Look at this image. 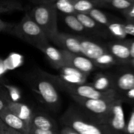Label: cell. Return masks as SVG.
<instances>
[{
	"label": "cell",
	"mask_w": 134,
	"mask_h": 134,
	"mask_svg": "<svg viewBox=\"0 0 134 134\" xmlns=\"http://www.w3.org/2000/svg\"><path fill=\"white\" fill-rule=\"evenodd\" d=\"M61 122L79 134H116L108 126L88 115L81 107L72 105L61 117Z\"/></svg>",
	"instance_id": "1"
},
{
	"label": "cell",
	"mask_w": 134,
	"mask_h": 134,
	"mask_svg": "<svg viewBox=\"0 0 134 134\" xmlns=\"http://www.w3.org/2000/svg\"><path fill=\"white\" fill-rule=\"evenodd\" d=\"M9 34L39 49L49 44V41L41 27L33 20L28 13H26L20 22L15 24Z\"/></svg>",
	"instance_id": "2"
},
{
	"label": "cell",
	"mask_w": 134,
	"mask_h": 134,
	"mask_svg": "<svg viewBox=\"0 0 134 134\" xmlns=\"http://www.w3.org/2000/svg\"><path fill=\"white\" fill-rule=\"evenodd\" d=\"M28 14L33 20L41 27L49 41L59 32L57 10L51 3L37 5Z\"/></svg>",
	"instance_id": "3"
},
{
	"label": "cell",
	"mask_w": 134,
	"mask_h": 134,
	"mask_svg": "<svg viewBox=\"0 0 134 134\" xmlns=\"http://www.w3.org/2000/svg\"><path fill=\"white\" fill-rule=\"evenodd\" d=\"M52 82L61 90L69 93L71 96H76L85 99H101L105 100H115L120 98L118 93L114 89L101 92L96 90L91 85H86V83L83 85H73L63 83L57 81H52Z\"/></svg>",
	"instance_id": "4"
},
{
	"label": "cell",
	"mask_w": 134,
	"mask_h": 134,
	"mask_svg": "<svg viewBox=\"0 0 134 134\" xmlns=\"http://www.w3.org/2000/svg\"><path fill=\"white\" fill-rule=\"evenodd\" d=\"M71 97L79 107L102 124H103L105 116L109 111L113 102L115 101L101 99H85L76 96H71Z\"/></svg>",
	"instance_id": "5"
},
{
	"label": "cell",
	"mask_w": 134,
	"mask_h": 134,
	"mask_svg": "<svg viewBox=\"0 0 134 134\" xmlns=\"http://www.w3.org/2000/svg\"><path fill=\"white\" fill-rule=\"evenodd\" d=\"M103 124L116 134L125 133L126 123L122 102L120 98L113 102L109 111L103 119Z\"/></svg>",
	"instance_id": "6"
},
{
	"label": "cell",
	"mask_w": 134,
	"mask_h": 134,
	"mask_svg": "<svg viewBox=\"0 0 134 134\" xmlns=\"http://www.w3.org/2000/svg\"><path fill=\"white\" fill-rule=\"evenodd\" d=\"M35 92L39 94L45 105L50 108L56 109L60 105V96L54 83L48 77L39 78L35 82Z\"/></svg>",
	"instance_id": "7"
},
{
	"label": "cell",
	"mask_w": 134,
	"mask_h": 134,
	"mask_svg": "<svg viewBox=\"0 0 134 134\" xmlns=\"http://www.w3.org/2000/svg\"><path fill=\"white\" fill-rule=\"evenodd\" d=\"M68 66H71L80 71L88 75L96 68L92 60L82 56L61 50Z\"/></svg>",
	"instance_id": "8"
},
{
	"label": "cell",
	"mask_w": 134,
	"mask_h": 134,
	"mask_svg": "<svg viewBox=\"0 0 134 134\" xmlns=\"http://www.w3.org/2000/svg\"><path fill=\"white\" fill-rule=\"evenodd\" d=\"M51 41L62 48V50L81 54L79 36L58 32Z\"/></svg>",
	"instance_id": "9"
},
{
	"label": "cell",
	"mask_w": 134,
	"mask_h": 134,
	"mask_svg": "<svg viewBox=\"0 0 134 134\" xmlns=\"http://www.w3.org/2000/svg\"><path fill=\"white\" fill-rule=\"evenodd\" d=\"M79 40L81 54L92 61L101 55L109 52L106 47H103L90 39L79 36Z\"/></svg>",
	"instance_id": "10"
},
{
	"label": "cell",
	"mask_w": 134,
	"mask_h": 134,
	"mask_svg": "<svg viewBox=\"0 0 134 134\" xmlns=\"http://www.w3.org/2000/svg\"><path fill=\"white\" fill-rule=\"evenodd\" d=\"M0 119L9 128L22 134H30V126L7 108L0 112Z\"/></svg>",
	"instance_id": "11"
},
{
	"label": "cell",
	"mask_w": 134,
	"mask_h": 134,
	"mask_svg": "<svg viewBox=\"0 0 134 134\" xmlns=\"http://www.w3.org/2000/svg\"><path fill=\"white\" fill-rule=\"evenodd\" d=\"M39 50L44 53L49 60L50 63L56 69H60L64 67L68 66L61 50H58L56 47L50 45L49 44L43 46Z\"/></svg>",
	"instance_id": "12"
},
{
	"label": "cell",
	"mask_w": 134,
	"mask_h": 134,
	"mask_svg": "<svg viewBox=\"0 0 134 134\" xmlns=\"http://www.w3.org/2000/svg\"><path fill=\"white\" fill-rule=\"evenodd\" d=\"M30 127H34L41 130H58V126L55 120L51 116L43 113H33L30 124Z\"/></svg>",
	"instance_id": "13"
},
{
	"label": "cell",
	"mask_w": 134,
	"mask_h": 134,
	"mask_svg": "<svg viewBox=\"0 0 134 134\" xmlns=\"http://www.w3.org/2000/svg\"><path fill=\"white\" fill-rule=\"evenodd\" d=\"M9 111L16 115L30 126L33 116V111L27 105L20 102H10L6 107Z\"/></svg>",
	"instance_id": "14"
},
{
	"label": "cell",
	"mask_w": 134,
	"mask_h": 134,
	"mask_svg": "<svg viewBox=\"0 0 134 134\" xmlns=\"http://www.w3.org/2000/svg\"><path fill=\"white\" fill-rule=\"evenodd\" d=\"M109 52L111 53L116 59L121 60H128L130 58V48L126 42H113L110 43L106 47Z\"/></svg>",
	"instance_id": "15"
},
{
	"label": "cell",
	"mask_w": 134,
	"mask_h": 134,
	"mask_svg": "<svg viewBox=\"0 0 134 134\" xmlns=\"http://www.w3.org/2000/svg\"><path fill=\"white\" fill-rule=\"evenodd\" d=\"M115 86L117 89L124 92H128L134 88V74L130 72L122 73L114 80V89Z\"/></svg>",
	"instance_id": "16"
},
{
	"label": "cell",
	"mask_w": 134,
	"mask_h": 134,
	"mask_svg": "<svg viewBox=\"0 0 134 134\" xmlns=\"http://www.w3.org/2000/svg\"><path fill=\"white\" fill-rule=\"evenodd\" d=\"M91 86L96 90L101 92L112 90L114 89V78L108 75L99 74L95 77Z\"/></svg>",
	"instance_id": "17"
},
{
	"label": "cell",
	"mask_w": 134,
	"mask_h": 134,
	"mask_svg": "<svg viewBox=\"0 0 134 134\" xmlns=\"http://www.w3.org/2000/svg\"><path fill=\"white\" fill-rule=\"evenodd\" d=\"M75 15L86 30L96 31L98 34H101L102 32V29H103V26L95 22L88 14L85 13H75Z\"/></svg>",
	"instance_id": "18"
},
{
	"label": "cell",
	"mask_w": 134,
	"mask_h": 134,
	"mask_svg": "<svg viewBox=\"0 0 134 134\" xmlns=\"http://www.w3.org/2000/svg\"><path fill=\"white\" fill-rule=\"evenodd\" d=\"M23 10L24 7L20 0H0V14Z\"/></svg>",
	"instance_id": "19"
},
{
	"label": "cell",
	"mask_w": 134,
	"mask_h": 134,
	"mask_svg": "<svg viewBox=\"0 0 134 134\" xmlns=\"http://www.w3.org/2000/svg\"><path fill=\"white\" fill-rule=\"evenodd\" d=\"M87 14H88L95 22H96L101 26H103L105 27L111 22L113 21L112 18H110L105 13H103L99 9H97L96 7L90 10Z\"/></svg>",
	"instance_id": "20"
},
{
	"label": "cell",
	"mask_w": 134,
	"mask_h": 134,
	"mask_svg": "<svg viewBox=\"0 0 134 134\" xmlns=\"http://www.w3.org/2000/svg\"><path fill=\"white\" fill-rule=\"evenodd\" d=\"M56 10H60L65 14H75L73 0H52L51 3Z\"/></svg>",
	"instance_id": "21"
},
{
	"label": "cell",
	"mask_w": 134,
	"mask_h": 134,
	"mask_svg": "<svg viewBox=\"0 0 134 134\" xmlns=\"http://www.w3.org/2000/svg\"><path fill=\"white\" fill-rule=\"evenodd\" d=\"M106 29L109 34L119 39H124L127 36V34L124 31V24L120 23L115 20L111 22L106 27Z\"/></svg>",
	"instance_id": "22"
},
{
	"label": "cell",
	"mask_w": 134,
	"mask_h": 134,
	"mask_svg": "<svg viewBox=\"0 0 134 134\" xmlns=\"http://www.w3.org/2000/svg\"><path fill=\"white\" fill-rule=\"evenodd\" d=\"M93 62L96 67L106 68L115 65L116 62V59L111 53L107 52L93 60Z\"/></svg>",
	"instance_id": "23"
},
{
	"label": "cell",
	"mask_w": 134,
	"mask_h": 134,
	"mask_svg": "<svg viewBox=\"0 0 134 134\" xmlns=\"http://www.w3.org/2000/svg\"><path fill=\"white\" fill-rule=\"evenodd\" d=\"M64 22L71 30L75 31L79 33H85L87 31L75 14H65Z\"/></svg>",
	"instance_id": "24"
},
{
	"label": "cell",
	"mask_w": 134,
	"mask_h": 134,
	"mask_svg": "<svg viewBox=\"0 0 134 134\" xmlns=\"http://www.w3.org/2000/svg\"><path fill=\"white\" fill-rule=\"evenodd\" d=\"M73 3L76 13L88 14L90 10L96 7L91 0H73Z\"/></svg>",
	"instance_id": "25"
},
{
	"label": "cell",
	"mask_w": 134,
	"mask_h": 134,
	"mask_svg": "<svg viewBox=\"0 0 134 134\" xmlns=\"http://www.w3.org/2000/svg\"><path fill=\"white\" fill-rule=\"evenodd\" d=\"M133 1H129V0H111L109 3L108 7H110L115 9L121 10L122 11L132 6Z\"/></svg>",
	"instance_id": "26"
},
{
	"label": "cell",
	"mask_w": 134,
	"mask_h": 134,
	"mask_svg": "<svg viewBox=\"0 0 134 134\" xmlns=\"http://www.w3.org/2000/svg\"><path fill=\"white\" fill-rule=\"evenodd\" d=\"M11 101L6 88L0 85V112L6 108Z\"/></svg>",
	"instance_id": "27"
},
{
	"label": "cell",
	"mask_w": 134,
	"mask_h": 134,
	"mask_svg": "<svg viewBox=\"0 0 134 134\" xmlns=\"http://www.w3.org/2000/svg\"><path fill=\"white\" fill-rule=\"evenodd\" d=\"M60 71V74L67 75H73L76 77H81V78L86 79L88 77V75L80 71L78 69L73 68L71 66H65L64 68L59 69Z\"/></svg>",
	"instance_id": "28"
},
{
	"label": "cell",
	"mask_w": 134,
	"mask_h": 134,
	"mask_svg": "<svg viewBox=\"0 0 134 134\" xmlns=\"http://www.w3.org/2000/svg\"><path fill=\"white\" fill-rule=\"evenodd\" d=\"M125 133L127 134H134V109L132 110L129 120L126 124Z\"/></svg>",
	"instance_id": "29"
},
{
	"label": "cell",
	"mask_w": 134,
	"mask_h": 134,
	"mask_svg": "<svg viewBox=\"0 0 134 134\" xmlns=\"http://www.w3.org/2000/svg\"><path fill=\"white\" fill-rule=\"evenodd\" d=\"M30 134H59L58 130H41L39 128L30 127Z\"/></svg>",
	"instance_id": "30"
},
{
	"label": "cell",
	"mask_w": 134,
	"mask_h": 134,
	"mask_svg": "<svg viewBox=\"0 0 134 134\" xmlns=\"http://www.w3.org/2000/svg\"><path fill=\"white\" fill-rule=\"evenodd\" d=\"M14 24H15L5 22L0 18V32H5L9 34L10 31L14 27Z\"/></svg>",
	"instance_id": "31"
},
{
	"label": "cell",
	"mask_w": 134,
	"mask_h": 134,
	"mask_svg": "<svg viewBox=\"0 0 134 134\" xmlns=\"http://www.w3.org/2000/svg\"><path fill=\"white\" fill-rule=\"evenodd\" d=\"M122 12L127 21H134V1L132 6Z\"/></svg>",
	"instance_id": "32"
},
{
	"label": "cell",
	"mask_w": 134,
	"mask_h": 134,
	"mask_svg": "<svg viewBox=\"0 0 134 134\" xmlns=\"http://www.w3.org/2000/svg\"><path fill=\"white\" fill-rule=\"evenodd\" d=\"M124 28L127 35L134 36V21H127L124 24Z\"/></svg>",
	"instance_id": "33"
},
{
	"label": "cell",
	"mask_w": 134,
	"mask_h": 134,
	"mask_svg": "<svg viewBox=\"0 0 134 134\" xmlns=\"http://www.w3.org/2000/svg\"><path fill=\"white\" fill-rule=\"evenodd\" d=\"M59 134H79L76 132L73 128L69 126H64L61 130L59 132Z\"/></svg>",
	"instance_id": "34"
},
{
	"label": "cell",
	"mask_w": 134,
	"mask_h": 134,
	"mask_svg": "<svg viewBox=\"0 0 134 134\" xmlns=\"http://www.w3.org/2000/svg\"><path fill=\"white\" fill-rule=\"evenodd\" d=\"M128 47L130 48V58H134V41L131 42H126Z\"/></svg>",
	"instance_id": "35"
},
{
	"label": "cell",
	"mask_w": 134,
	"mask_h": 134,
	"mask_svg": "<svg viewBox=\"0 0 134 134\" xmlns=\"http://www.w3.org/2000/svg\"><path fill=\"white\" fill-rule=\"evenodd\" d=\"M34 3L37 5H40V4H47L51 3L52 0H30Z\"/></svg>",
	"instance_id": "36"
},
{
	"label": "cell",
	"mask_w": 134,
	"mask_h": 134,
	"mask_svg": "<svg viewBox=\"0 0 134 134\" xmlns=\"http://www.w3.org/2000/svg\"><path fill=\"white\" fill-rule=\"evenodd\" d=\"M7 128V126L0 119V134H4Z\"/></svg>",
	"instance_id": "37"
},
{
	"label": "cell",
	"mask_w": 134,
	"mask_h": 134,
	"mask_svg": "<svg viewBox=\"0 0 134 134\" xmlns=\"http://www.w3.org/2000/svg\"><path fill=\"white\" fill-rule=\"evenodd\" d=\"M4 134H22V133H20L19 132L15 130L12 129V128H9V127L7 126V128L6 130H5Z\"/></svg>",
	"instance_id": "38"
},
{
	"label": "cell",
	"mask_w": 134,
	"mask_h": 134,
	"mask_svg": "<svg viewBox=\"0 0 134 134\" xmlns=\"http://www.w3.org/2000/svg\"><path fill=\"white\" fill-rule=\"evenodd\" d=\"M127 96L130 99H134V88L127 92Z\"/></svg>",
	"instance_id": "39"
},
{
	"label": "cell",
	"mask_w": 134,
	"mask_h": 134,
	"mask_svg": "<svg viewBox=\"0 0 134 134\" xmlns=\"http://www.w3.org/2000/svg\"><path fill=\"white\" fill-rule=\"evenodd\" d=\"M132 65H133V66H134V58L132 59Z\"/></svg>",
	"instance_id": "40"
},
{
	"label": "cell",
	"mask_w": 134,
	"mask_h": 134,
	"mask_svg": "<svg viewBox=\"0 0 134 134\" xmlns=\"http://www.w3.org/2000/svg\"><path fill=\"white\" fill-rule=\"evenodd\" d=\"M0 79H1V77H0Z\"/></svg>",
	"instance_id": "41"
}]
</instances>
